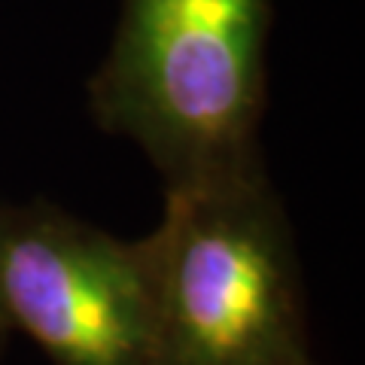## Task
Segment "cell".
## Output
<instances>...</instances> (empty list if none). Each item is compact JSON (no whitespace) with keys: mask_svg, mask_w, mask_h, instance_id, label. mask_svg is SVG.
Here are the masks:
<instances>
[{"mask_svg":"<svg viewBox=\"0 0 365 365\" xmlns=\"http://www.w3.org/2000/svg\"><path fill=\"white\" fill-rule=\"evenodd\" d=\"M140 247L150 365H311L299 259L265 170L165 189Z\"/></svg>","mask_w":365,"mask_h":365,"instance_id":"7a4b0ae2","label":"cell"},{"mask_svg":"<svg viewBox=\"0 0 365 365\" xmlns=\"http://www.w3.org/2000/svg\"><path fill=\"white\" fill-rule=\"evenodd\" d=\"M4 335H6V332H4V329H0V341H4Z\"/></svg>","mask_w":365,"mask_h":365,"instance_id":"277c9868","label":"cell"},{"mask_svg":"<svg viewBox=\"0 0 365 365\" xmlns=\"http://www.w3.org/2000/svg\"><path fill=\"white\" fill-rule=\"evenodd\" d=\"M150 277L140 237L43 201L0 204V329L52 365H150Z\"/></svg>","mask_w":365,"mask_h":365,"instance_id":"3957f363","label":"cell"},{"mask_svg":"<svg viewBox=\"0 0 365 365\" xmlns=\"http://www.w3.org/2000/svg\"><path fill=\"white\" fill-rule=\"evenodd\" d=\"M311 365H314V362H311Z\"/></svg>","mask_w":365,"mask_h":365,"instance_id":"5b68a950","label":"cell"},{"mask_svg":"<svg viewBox=\"0 0 365 365\" xmlns=\"http://www.w3.org/2000/svg\"><path fill=\"white\" fill-rule=\"evenodd\" d=\"M271 0H122L88 107L128 137L165 189L262 170Z\"/></svg>","mask_w":365,"mask_h":365,"instance_id":"6da1fadb","label":"cell"}]
</instances>
